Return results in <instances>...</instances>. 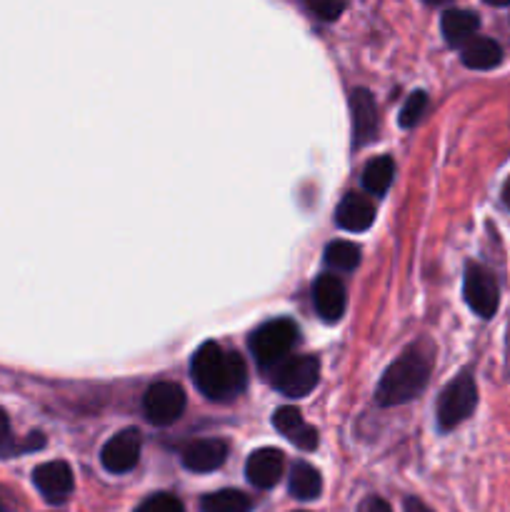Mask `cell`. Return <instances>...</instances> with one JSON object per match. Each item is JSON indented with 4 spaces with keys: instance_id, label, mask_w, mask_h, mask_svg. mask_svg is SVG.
Segmentation results:
<instances>
[{
    "instance_id": "cell-15",
    "label": "cell",
    "mask_w": 510,
    "mask_h": 512,
    "mask_svg": "<svg viewBox=\"0 0 510 512\" xmlns=\"http://www.w3.org/2000/svg\"><path fill=\"white\" fill-rule=\"evenodd\" d=\"M375 220V205L370 200H365L363 195H345L340 200L338 210H335V223L343 230H350V233H363L373 225Z\"/></svg>"
},
{
    "instance_id": "cell-17",
    "label": "cell",
    "mask_w": 510,
    "mask_h": 512,
    "mask_svg": "<svg viewBox=\"0 0 510 512\" xmlns=\"http://www.w3.org/2000/svg\"><path fill=\"white\" fill-rule=\"evenodd\" d=\"M460 60L470 70H490L503 63V48L493 38H473L460 50Z\"/></svg>"
},
{
    "instance_id": "cell-29",
    "label": "cell",
    "mask_w": 510,
    "mask_h": 512,
    "mask_svg": "<svg viewBox=\"0 0 510 512\" xmlns=\"http://www.w3.org/2000/svg\"><path fill=\"white\" fill-rule=\"evenodd\" d=\"M0 512H3V510H0Z\"/></svg>"
},
{
    "instance_id": "cell-25",
    "label": "cell",
    "mask_w": 510,
    "mask_h": 512,
    "mask_svg": "<svg viewBox=\"0 0 510 512\" xmlns=\"http://www.w3.org/2000/svg\"><path fill=\"white\" fill-rule=\"evenodd\" d=\"M15 453H20V443L13 438L8 415L0 410V458H10V455H15Z\"/></svg>"
},
{
    "instance_id": "cell-19",
    "label": "cell",
    "mask_w": 510,
    "mask_h": 512,
    "mask_svg": "<svg viewBox=\"0 0 510 512\" xmlns=\"http://www.w3.org/2000/svg\"><path fill=\"white\" fill-rule=\"evenodd\" d=\"M395 165L388 155H380V158L370 160L363 170V188L368 190L370 195L380 198V195L388 193L390 183H393Z\"/></svg>"
},
{
    "instance_id": "cell-14",
    "label": "cell",
    "mask_w": 510,
    "mask_h": 512,
    "mask_svg": "<svg viewBox=\"0 0 510 512\" xmlns=\"http://www.w3.org/2000/svg\"><path fill=\"white\" fill-rule=\"evenodd\" d=\"M228 458V445L223 440H195L183 450V465L190 473H213Z\"/></svg>"
},
{
    "instance_id": "cell-27",
    "label": "cell",
    "mask_w": 510,
    "mask_h": 512,
    "mask_svg": "<svg viewBox=\"0 0 510 512\" xmlns=\"http://www.w3.org/2000/svg\"><path fill=\"white\" fill-rule=\"evenodd\" d=\"M405 512H433L425 503H420L418 498H408L405 500Z\"/></svg>"
},
{
    "instance_id": "cell-10",
    "label": "cell",
    "mask_w": 510,
    "mask_h": 512,
    "mask_svg": "<svg viewBox=\"0 0 510 512\" xmlns=\"http://www.w3.org/2000/svg\"><path fill=\"white\" fill-rule=\"evenodd\" d=\"M33 483L40 490L48 503H63L65 498H70L75 483H73V470L63 460H55V463H43L33 470Z\"/></svg>"
},
{
    "instance_id": "cell-11",
    "label": "cell",
    "mask_w": 510,
    "mask_h": 512,
    "mask_svg": "<svg viewBox=\"0 0 510 512\" xmlns=\"http://www.w3.org/2000/svg\"><path fill=\"white\" fill-rule=\"evenodd\" d=\"M345 285L340 283L335 275H320L313 283V305L315 313L320 315V320L325 323H338L345 313Z\"/></svg>"
},
{
    "instance_id": "cell-13",
    "label": "cell",
    "mask_w": 510,
    "mask_h": 512,
    "mask_svg": "<svg viewBox=\"0 0 510 512\" xmlns=\"http://www.w3.org/2000/svg\"><path fill=\"white\" fill-rule=\"evenodd\" d=\"M285 468V455L275 448H260L245 463V475L250 483L260 490H268L278 485Z\"/></svg>"
},
{
    "instance_id": "cell-2",
    "label": "cell",
    "mask_w": 510,
    "mask_h": 512,
    "mask_svg": "<svg viewBox=\"0 0 510 512\" xmlns=\"http://www.w3.org/2000/svg\"><path fill=\"white\" fill-rule=\"evenodd\" d=\"M428 378V358L420 355L415 348L408 350V353L400 355V358L383 373L378 390H375V400H378V405H383V408L410 403V400H415L423 393L425 385H428Z\"/></svg>"
},
{
    "instance_id": "cell-1",
    "label": "cell",
    "mask_w": 510,
    "mask_h": 512,
    "mask_svg": "<svg viewBox=\"0 0 510 512\" xmlns=\"http://www.w3.org/2000/svg\"><path fill=\"white\" fill-rule=\"evenodd\" d=\"M200 393L215 403H228L238 398L248 383V368L238 353H228L218 343H203L193 355L190 365Z\"/></svg>"
},
{
    "instance_id": "cell-28",
    "label": "cell",
    "mask_w": 510,
    "mask_h": 512,
    "mask_svg": "<svg viewBox=\"0 0 510 512\" xmlns=\"http://www.w3.org/2000/svg\"><path fill=\"white\" fill-rule=\"evenodd\" d=\"M503 203L510 208V178H508V183H505V188H503Z\"/></svg>"
},
{
    "instance_id": "cell-24",
    "label": "cell",
    "mask_w": 510,
    "mask_h": 512,
    "mask_svg": "<svg viewBox=\"0 0 510 512\" xmlns=\"http://www.w3.org/2000/svg\"><path fill=\"white\" fill-rule=\"evenodd\" d=\"M303 8L313 13L315 18L325 20V23H333V20H338L345 13V5L335 3V0H315V3H305Z\"/></svg>"
},
{
    "instance_id": "cell-7",
    "label": "cell",
    "mask_w": 510,
    "mask_h": 512,
    "mask_svg": "<svg viewBox=\"0 0 510 512\" xmlns=\"http://www.w3.org/2000/svg\"><path fill=\"white\" fill-rule=\"evenodd\" d=\"M185 410V393L175 383L150 385L143 398V413L153 425H173Z\"/></svg>"
},
{
    "instance_id": "cell-12",
    "label": "cell",
    "mask_w": 510,
    "mask_h": 512,
    "mask_svg": "<svg viewBox=\"0 0 510 512\" xmlns=\"http://www.w3.org/2000/svg\"><path fill=\"white\" fill-rule=\"evenodd\" d=\"M273 425L280 435H285V438L295 445V448L308 450V453L318 448V430L310 428L303 420V413H300L298 408H293V405H285V408L275 410Z\"/></svg>"
},
{
    "instance_id": "cell-26",
    "label": "cell",
    "mask_w": 510,
    "mask_h": 512,
    "mask_svg": "<svg viewBox=\"0 0 510 512\" xmlns=\"http://www.w3.org/2000/svg\"><path fill=\"white\" fill-rule=\"evenodd\" d=\"M358 512H393V510H390V505L385 503L383 498H365L363 503H360Z\"/></svg>"
},
{
    "instance_id": "cell-3",
    "label": "cell",
    "mask_w": 510,
    "mask_h": 512,
    "mask_svg": "<svg viewBox=\"0 0 510 512\" xmlns=\"http://www.w3.org/2000/svg\"><path fill=\"white\" fill-rule=\"evenodd\" d=\"M295 340H298V328L293 325V320H268L250 335V350H253V358L258 360L260 368L275 370L288 360Z\"/></svg>"
},
{
    "instance_id": "cell-21",
    "label": "cell",
    "mask_w": 510,
    "mask_h": 512,
    "mask_svg": "<svg viewBox=\"0 0 510 512\" xmlns=\"http://www.w3.org/2000/svg\"><path fill=\"white\" fill-rule=\"evenodd\" d=\"M325 263H328L330 268L350 273V270L358 268L360 248L348 243V240H335V243H330L328 248H325Z\"/></svg>"
},
{
    "instance_id": "cell-5",
    "label": "cell",
    "mask_w": 510,
    "mask_h": 512,
    "mask_svg": "<svg viewBox=\"0 0 510 512\" xmlns=\"http://www.w3.org/2000/svg\"><path fill=\"white\" fill-rule=\"evenodd\" d=\"M320 380V360L315 355H295L273 370V385L285 398H305Z\"/></svg>"
},
{
    "instance_id": "cell-4",
    "label": "cell",
    "mask_w": 510,
    "mask_h": 512,
    "mask_svg": "<svg viewBox=\"0 0 510 512\" xmlns=\"http://www.w3.org/2000/svg\"><path fill=\"white\" fill-rule=\"evenodd\" d=\"M475 405H478V388L470 373H460L448 388L440 393L438 400V428L440 430H453L458 428L463 420L473 415Z\"/></svg>"
},
{
    "instance_id": "cell-8",
    "label": "cell",
    "mask_w": 510,
    "mask_h": 512,
    "mask_svg": "<svg viewBox=\"0 0 510 512\" xmlns=\"http://www.w3.org/2000/svg\"><path fill=\"white\" fill-rule=\"evenodd\" d=\"M103 468L113 475L130 473L140 460V433L135 428H125L115 433L100 450Z\"/></svg>"
},
{
    "instance_id": "cell-23",
    "label": "cell",
    "mask_w": 510,
    "mask_h": 512,
    "mask_svg": "<svg viewBox=\"0 0 510 512\" xmlns=\"http://www.w3.org/2000/svg\"><path fill=\"white\" fill-rule=\"evenodd\" d=\"M138 512H185V508L175 495L158 493V495H150V498L140 505Z\"/></svg>"
},
{
    "instance_id": "cell-16",
    "label": "cell",
    "mask_w": 510,
    "mask_h": 512,
    "mask_svg": "<svg viewBox=\"0 0 510 512\" xmlns=\"http://www.w3.org/2000/svg\"><path fill=\"white\" fill-rule=\"evenodd\" d=\"M480 18L473 10L465 8H448L440 18V30H443V38L448 40V45H465L473 40V35L478 33Z\"/></svg>"
},
{
    "instance_id": "cell-20",
    "label": "cell",
    "mask_w": 510,
    "mask_h": 512,
    "mask_svg": "<svg viewBox=\"0 0 510 512\" xmlns=\"http://www.w3.org/2000/svg\"><path fill=\"white\" fill-rule=\"evenodd\" d=\"M200 508L203 512H250L253 503L240 490H218V493L205 495Z\"/></svg>"
},
{
    "instance_id": "cell-22",
    "label": "cell",
    "mask_w": 510,
    "mask_h": 512,
    "mask_svg": "<svg viewBox=\"0 0 510 512\" xmlns=\"http://www.w3.org/2000/svg\"><path fill=\"white\" fill-rule=\"evenodd\" d=\"M425 108H428V95H425L423 90L410 93L408 100L403 103V108H400V115H398L400 125H403V128H413V125L423 118Z\"/></svg>"
},
{
    "instance_id": "cell-6",
    "label": "cell",
    "mask_w": 510,
    "mask_h": 512,
    "mask_svg": "<svg viewBox=\"0 0 510 512\" xmlns=\"http://www.w3.org/2000/svg\"><path fill=\"white\" fill-rule=\"evenodd\" d=\"M463 295L465 303L470 305L475 315H480L483 320L493 318L495 310L500 303V288L495 283L493 273L488 268H483L480 263H468L465 265V283H463Z\"/></svg>"
},
{
    "instance_id": "cell-18",
    "label": "cell",
    "mask_w": 510,
    "mask_h": 512,
    "mask_svg": "<svg viewBox=\"0 0 510 512\" xmlns=\"http://www.w3.org/2000/svg\"><path fill=\"white\" fill-rule=\"evenodd\" d=\"M288 490L295 500H315L323 493V480L318 470L310 468L308 463H298L290 470Z\"/></svg>"
},
{
    "instance_id": "cell-9",
    "label": "cell",
    "mask_w": 510,
    "mask_h": 512,
    "mask_svg": "<svg viewBox=\"0 0 510 512\" xmlns=\"http://www.w3.org/2000/svg\"><path fill=\"white\" fill-rule=\"evenodd\" d=\"M350 118H353V148H365L378 135V108L370 90L358 88L350 95Z\"/></svg>"
}]
</instances>
